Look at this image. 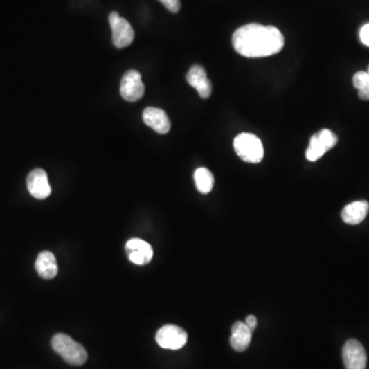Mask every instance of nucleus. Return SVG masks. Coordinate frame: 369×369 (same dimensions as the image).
I'll list each match as a JSON object with an SVG mask.
<instances>
[{
  "label": "nucleus",
  "instance_id": "20",
  "mask_svg": "<svg viewBox=\"0 0 369 369\" xmlns=\"http://www.w3.org/2000/svg\"><path fill=\"white\" fill-rule=\"evenodd\" d=\"M360 39L364 46H369V23L360 30Z\"/></svg>",
  "mask_w": 369,
  "mask_h": 369
},
{
  "label": "nucleus",
  "instance_id": "11",
  "mask_svg": "<svg viewBox=\"0 0 369 369\" xmlns=\"http://www.w3.org/2000/svg\"><path fill=\"white\" fill-rule=\"evenodd\" d=\"M187 81L196 89L202 99H208L213 91V84L208 80L206 70L200 65H194L187 73Z\"/></svg>",
  "mask_w": 369,
  "mask_h": 369
},
{
  "label": "nucleus",
  "instance_id": "9",
  "mask_svg": "<svg viewBox=\"0 0 369 369\" xmlns=\"http://www.w3.org/2000/svg\"><path fill=\"white\" fill-rule=\"evenodd\" d=\"M125 251L129 261L138 266L150 263L153 258V249L151 245L140 238H132L127 241Z\"/></svg>",
  "mask_w": 369,
  "mask_h": 369
},
{
  "label": "nucleus",
  "instance_id": "12",
  "mask_svg": "<svg viewBox=\"0 0 369 369\" xmlns=\"http://www.w3.org/2000/svg\"><path fill=\"white\" fill-rule=\"evenodd\" d=\"M35 269L42 278L48 280L57 276L59 267L55 255L51 251H42L36 259Z\"/></svg>",
  "mask_w": 369,
  "mask_h": 369
},
{
  "label": "nucleus",
  "instance_id": "15",
  "mask_svg": "<svg viewBox=\"0 0 369 369\" xmlns=\"http://www.w3.org/2000/svg\"><path fill=\"white\" fill-rule=\"evenodd\" d=\"M196 188L201 194H208L213 190L215 179L213 174L206 168H199L194 174Z\"/></svg>",
  "mask_w": 369,
  "mask_h": 369
},
{
  "label": "nucleus",
  "instance_id": "19",
  "mask_svg": "<svg viewBox=\"0 0 369 369\" xmlns=\"http://www.w3.org/2000/svg\"><path fill=\"white\" fill-rule=\"evenodd\" d=\"M170 12H178L181 10V0H159Z\"/></svg>",
  "mask_w": 369,
  "mask_h": 369
},
{
  "label": "nucleus",
  "instance_id": "10",
  "mask_svg": "<svg viewBox=\"0 0 369 369\" xmlns=\"http://www.w3.org/2000/svg\"><path fill=\"white\" fill-rule=\"evenodd\" d=\"M143 121L145 125L159 134H165L170 131L172 123L168 114L162 109L148 107L143 112Z\"/></svg>",
  "mask_w": 369,
  "mask_h": 369
},
{
  "label": "nucleus",
  "instance_id": "22",
  "mask_svg": "<svg viewBox=\"0 0 369 369\" xmlns=\"http://www.w3.org/2000/svg\"><path fill=\"white\" fill-rule=\"evenodd\" d=\"M366 72H368V73L369 74V66H368V71H366Z\"/></svg>",
  "mask_w": 369,
  "mask_h": 369
},
{
  "label": "nucleus",
  "instance_id": "16",
  "mask_svg": "<svg viewBox=\"0 0 369 369\" xmlns=\"http://www.w3.org/2000/svg\"><path fill=\"white\" fill-rule=\"evenodd\" d=\"M353 84L358 89V96L364 101H369V74L359 71L354 75Z\"/></svg>",
  "mask_w": 369,
  "mask_h": 369
},
{
  "label": "nucleus",
  "instance_id": "3",
  "mask_svg": "<svg viewBox=\"0 0 369 369\" xmlns=\"http://www.w3.org/2000/svg\"><path fill=\"white\" fill-rule=\"evenodd\" d=\"M236 154L243 161L259 163L264 159V146L262 141L255 134L242 132L234 140Z\"/></svg>",
  "mask_w": 369,
  "mask_h": 369
},
{
  "label": "nucleus",
  "instance_id": "1",
  "mask_svg": "<svg viewBox=\"0 0 369 369\" xmlns=\"http://www.w3.org/2000/svg\"><path fill=\"white\" fill-rule=\"evenodd\" d=\"M232 44L243 57H264L280 53L285 37L276 27L251 23L234 32Z\"/></svg>",
  "mask_w": 369,
  "mask_h": 369
},
{
  "label": "nucleus",
  "instance_id": "6",
  "mask_svg": "<svg viewBox=\"0 0 369 369\" xmlns=\"http://www.w3.org/2000/svg\"><path fill=\"white\" fill-rule=\"evenodd\" d=\"M121 97L127 102H136L142 99L145 93V85L140 72L129 70L123 75L120 83Z\"/></svg>",
  "mask_w": 369,
  "mask_h": 369
},
{
  "label": "nucleus",
  "instance_id": "13",
  "mask_svg": "<svg viewBox=\"0 0 369 369\" xmlns=\"http://www.w3.org/2000/svg\"><path fill=\"white\" fill-rule=\"evenodd\" d=\"M251 336L253 332L249 330L245 322L237 321L232 326L230 343L235 351H245L251 342Z\"/></svg>",
  "mask_w": 369,
  "mask_h": 369
},
{
  "label": "nucleus",
  "instance_id": "5",
  "mask_svg": "<svg viewBox=\"0 0 369 369\" xmlns=\"http://www.w3.org/2000/svg\"><path fill=\"white\" fill-rule=\"evenodd\" d=\"M187 341V332L183 328L172 324L162 326L156 334V342L163 349H182Z\"/></svg>",
  "mask_w": 369,
  "mask_h": 369
},
{
  "label": "nucleus",
  "instance_id": "21",
  "mask_svg": "<svg viewBox=\"0 0 369 369\" xmlns=\"http://www.w3.org/2000/svg\"><path fill=\"white\" fill-rule=\"evenodd\" d=\"M245 324L249 326V328L251 330V332H253L258 325L257 318L253 316V315H249V316H247L246 319H245Z\"/></svg>",
  "mask_w": 369,
  "mask_h": 369
},
{
  "label": "nucleus",
  "instance_id": "7",
  "mask_svg": "<svg viewBox=\"0 0 369 369\" xmlns=\"http://www.w3.org/2000/svg\"><path fill=\"white\" fill-rule=\"evenodd\" d=\"M343 360L345 369H366L368 363L366 349L358 341L349 340L343 348Z\"/></svg>",
  "mask_w": 369,
  "mask_h": 369
},
{
  "label": "nucleus",
  "instance_id": "8",
  "mask_svg": "<svg viewBox=\"0 0 369 369\" xmlns=\"http://www.w3.org/2000/svg\"><path fill=\"white\" fill-rule=\"evenodd\" d=\"M27 188L29 193L36 199H46L52 193L48 174L42 168H36L28 174Z\"/></svg>",
  "mask_w": 369,
  "mask_h": 369
},
{
  "label": "nucleus",
  "instance_id": "2",
  "mask_svg": "<svg viewBox=\"0 0 369 369\" xmlns=\"http://www.w3.org/2000/svg\"><path fill=\"white\" fill-rule=\"evenodd\" d=\"M53 351L70 366H80L87 360V352L82 345L67 334H57L52 339Z\"/></svg>",
  "mask_w": 369,
  "mask_h": 369
},
{
  "label": "nucleus",
  "instance_id": "4",
  "mask_svg": "<svg viewBox=\"0 0 369 369\" xmlns=\"http://www.w3.org/2000/svg\"><path fill=\"white\" fill-rule=\"evenodd\" d=\"M111 29H112L113 44L117 48H125L131 46L134 38V31L132 25L121 18L118 12H111L109 16Z\"/></svg>",
  "mask_w": 369,
  "mask_h": 369
},
{
  "label": "nucleus",
  "instance_id": "17",
  "mask_svg": "<svg viewBox=\"0 0 369 369\" xmlns=\"http://www.w3.org/2000/svg\"><path fill=\"white\" fill-rule=\"evenodd\" d=\"M327 149L324 147V145L320 142L317 134L311 138L310 144H309L308 149H307L306 157L309 161H317L318 159H321L326 152Z\"/></svg>",
  "mask_w": 369,
  "mask_h": 369
},
{
  "label": "nucleus",
  "instance_id": "14",
  "mask_svg": "<svg viewBox=\"0 0 369 369\" xmlns=\"http://www.w3.org/2000/svg\"><path fill=\"white\" fill-rule=\"evenodd\" d=\"M368 211V201L352 202L342 210V219L345 224H349V225H358L364 221Z\"/></svg>",
  "mask_w": 369,
  "mask_h": 369
},
{
  "label": "nucleus",
  "instance_id": "18",
  "mask_svg": "<svg viewBox=\"0 0 369 369\" xmlns=\"http://www.w3.org/2000/svg\"><path fill=\"white\" fill-rule=\"evenodd\" d=\"M317 136L319 138L320 142L324 145V147L328 151L338 144V136H336V134L330 131V129H322V131L318 132Z\"/></svg>",
  "mask_w": 369,
  "mask_h": 369
}]
</instances>
